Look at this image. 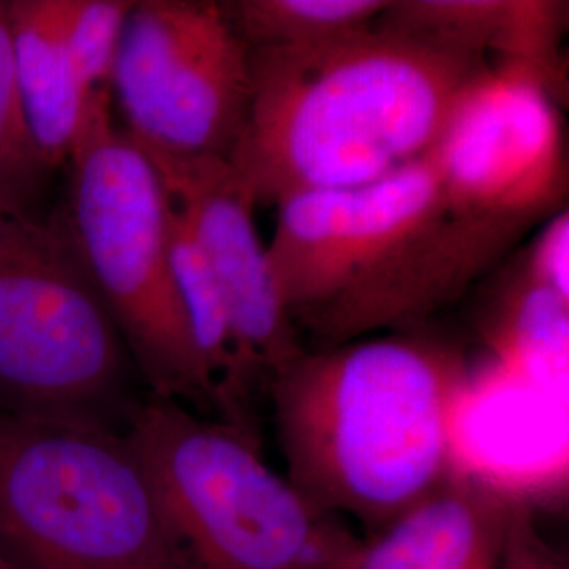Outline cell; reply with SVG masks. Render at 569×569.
Here are the masks:
<instances>
[{"label":"cell","mask_w":569,"mask_h":569,"mask_svg":"<svg viewBox=\"0 0 569 569\" xmlns=\"http://www.w3.org/2000/svg\"><path fill=\"white\" fill-rule=\"evenodd\" d=\"M486 53L380 20L310 47L251 49L228 163L258 204L382 180L427 157Z\"/></svg>","instance_id":"obj_1"},{"label":"cell","mask_w":569,"mask_h":569,"mask_svg":"<svg viewBox=\"0 0 569 569\" xmlns=\"http://www.w3.org/2000/svg\"><path fill=\"white\" fill-rule=\"evenodd\" d=\"M277 209L268 264L310 348L418 329L529 230L456 213L428 154L382 180L296 194Z\"/></svg>","instance_id":"obj_2"},{"label":"cell","mask_w":569,"mask_h":569,"mask_svg":"<svg viewBox=\"0 0 569 569\" xmlns=\"http://www.w3.org/2000/svg\"><path fill=\"white\" fill-rule=\"evenodd\" d=\"M468 387L460 348L422 331L305 348L270 378L284 477L327 515L387 528L451 477Z\"/></svg>","instance_id":"obj_3"},{"label":"cell","mask_w":569,"mask_h":569,"mask_svg":"<svg viewBox=\"0 0 569 569\" xmlns=\"http://www.w3.org/2000/svg\"><path fill=\"white\" fill-rule=\"evenodd\" d=\"M124 420L180 568L329 569L352 538L247 430L152 395Z\"/></svg>","instance_id":"obj_4"},{"label":"cell","mask_w":569,"mask_h":569,"mask_svg":"<svg viewBox=\"0 0 569 569\" xmlns=\"http://www.w3.org/2000/svg\"><path fill=\"white\" fill-rule=\"evenodd\" d=\"M110 96H93L68 159L63 222L152 397L224 422L171 274L167 188L148 154L114 124Z\"/></svg>","instance_id":"obj_5"},{"label":"cell","mask_w":569,"mask_h":569,"mask_svg":"<svg viewBox=\"0 0 569 569\" xmlns=\"http://www.w3.org/2000/svg\"><path fill=\"white\" fill-rule=\"evenodd\" d=\"M0 559L7 569H182L124 432L4 409Z\"/></svg>","instance_id":"obj_6"},{"label":"cell","mask_w":569,"mask_h":569,"mask_svg":"<svg viewBox=\"0 0 569 569\" xmlns=\"http://www.w3.org/2000/svg\"><path fill=\"white\" fill-rule=\"evenodd\" d=\"M131 367L63 216H0V409L112 427Z\"/></svg>","instance_id":"obj_7"},{"label":"cell","mask_w":569,"mask_h":569,"mask_svg":"<svg viewBox=\"0 0 569 569\" xmlns=\"http://www.w3.org/2000/svg\"><path fill=\"white\" fill-rule=\"evenodd\" d=\"M146 154L230 159L251 103V49L222 2H133L110 82Z\"/></svg>","instance_id":"obj_8"},{"label":"cell","mask_w":569,"mask_h":569,"mask_svg":"<svg viewBox=\"0 0 569 569\" xmlns=\"http://www.w3.org/2000/svg\"><path fill=\"white\" fill-rule=\"evenodd\" d=\"M428 159L465 218L531 228L566 209L561 102L523 66L493 63L472 82Z\"/></svg>","instance_id":"obj_9"},{"label":"cell","mask_w":569,"mask_h":569,"mask_svg":"<svg viewBox=\"0 0 569 569\" xmlns=\"http://www.w3.org/2000/svg\"><path fill=\"white\" fill-rule=\"evenodd\" d=\"M167 194L188 220L222 287L244 357L256 378H270L305 352L289 321L256 226L258 203L226 159L148 154Z\"/></svg>","instance_id":"obj_10"},{"label":"cell","mask_w":569,"mask_h":569,"mask_svg":"<svg viewBox=\"0 0 569 569\" xmlns=\"http://www.w3.org/2000/svg\"><path fill=\"white\" fill-rule=\"evenodd\" d=\"M509 507L451 475L387 528L352 536L329 569H500Z\"/></svg>","instance_id":"obj_11"},{"label":"cell","mask_w":569,"mask_h":569,"mask_svg":"<svg viewBox=\"0 0 569 569\" xmlns=\"http://www.w3.org/2000/svg\"><path fill=\"white\" fill-rule=\"evenodd\" d=\"M566 18V2L401 0L388 2L378 20L486 53L491 63L529 68L566 100L568 79L561 60Z\"/></svg>","instance_id":"obj_12"},{"label":"cell","mask_w":569,"mask_h":569,"mask_svg":"<svg viewBox=\"0 0 569 569\" xmlns=\"http://www.w3.org/2000/svg\"><path fill=\"white\" fill-rule=\"evenodd\" d=\"M7 4L23 114L42 161L53 171L68 163L89 103L98 93L84 81L66 39L61 0H13Z\"/></svg>","instance_id":"obj_13"},{"label":"cell","mask_w":569,"mask_h":569,"mask_svg":"<svg viewBox=\"0 0 569 569\" xmlns=\"http://www.w3.org/2000/svg\"><path fill=\"white\" fill-rule=\"evenodd\" d=\"M491 302L483 323L489 348L540 390H557L566 378L569 300L515 270Z\"/></svg>","instance_id":"obj_14"},{"label":"cell","mask_w":569,"mask_h":569,"mask_svg":"<svg viewBox=\"0 0 569 569\" xmlns=\"http://www.w3.org/2000/svg\"><path fill=\"white\" fill-rule=\"evenodd\" d=\"M222 7L249 49H287L367 28L388 0H232Z\"/></svg>","instance_id":"obj_15"},{"label":"cell","mask_w":569,"mask_h":569,"mask_svg":"<svg viewBox=\"0 0 569 569\" xmlns=\"http://www.w3.org/2000/svg\"><path fill=\"white\" fill-rule=\"evenodd\" d=\"M51 169L32 140L16 79L9 4L0 2V216L30 218Z\"/></svg>","instance_id":"obj_16"},{"label":"cell","mask_w":569,"mask_h":569,"mask_svg":"<svg viewBox=\"0 0 569 569\" xmlns=\"http://www.w3.org/2000/svg\"><path fill=\"white\" fill-rule=\"evenodd\" d=\"M127 0H61V23L91 91H110L124 21Z\"/></svg>","instance_id":"obj_17"},{"label":"cell","mask_w":569,"mask_h":569,"mask_svg":"<svg viewBox=\"0 0 569 569\" xmlns=\"http://www.w3.org/2000/svg\"><path fill=\"white\" fill-rule=\"evenodd\" d=\"M500 569H569L566 557L540 533L531 507L512 505L507 510Z\"/></svg>","instance_id":"obj_18"},{"label":"cell","mask_w":569,"mask_h":569,"mask_svg":"<svg viewBox=\"0 0 569 569\" xmlns=\"http://www.w3.org/2000/svg\"><path fill=\"white\" fill-rule=\"evenodd\" d=\"M568 251L569 213L568 209H561L542 222L540 232L526 251L521 270L529 281L569 300Z\"/></svg>","instance_id":"obj_19"},{"label":"cell","mask_w":569,"mask_h":569,"mask_svg":"<svg viewBox=\"0 0 569 569\" xmlns=\"http://www.w3.org/2000/svg\"><path fill=\"white\" fill-rule=\"evenodd\" d=\"M0 569H7V566H4V561H2V559H0Z\"/></svg>","instance_id":"obj_20"}]
</instances>
